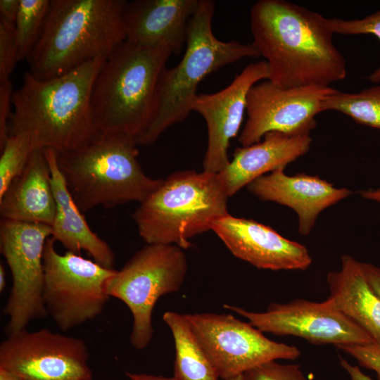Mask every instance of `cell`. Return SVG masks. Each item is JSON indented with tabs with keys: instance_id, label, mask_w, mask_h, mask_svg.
<instances>
[{
	"instance_id": "6da1fadb",
	"label": "cell",
	"mask_w": 380,
	"mask_h": 380,
	"mask_svg": "<svg viewBox=\"0 0 380 380\" xmlns=\"http://www.w3.org/2000/svg\"><path fill=\"white\" fill-rule=\"evenodd\" d=\"M326 18L284 0H259L250 12L252 45L265 58L269 80L283 87H330L346 77V61Z\"/></svg>"
},
{
	"instance_id": "7a4b0ae2",
	"label": "cell",
	"mask_w": 380,
	"mask_h": 380,
	"mask_svg": "<svg viewBox=\"0 0 380 380\" xmlns=\"http://www.w3.org/2000/svg\"><path fill=\"white\" fill-rule=\"evenodd\" d=\"M105 59L94 58L48 80H38L27 71L21 86L13 91L9 136L27 133L39 147L53 149L58 155L97 137L91 96Z\"/></svg>"
},
{
	"instance_id": "3957f363",
	"label": "cell",
	"mask_w": 380,
	"mask_h": 380,
	"mask_svg": "<svg viewBox=\"0 0 380 380\" xmlns=\"http://www.w3.org/2000/svg\"><path fill=\"white\" fill-rule=\"evenodd\" d=\"M125 0H50L41 34L27 60L38 80L107 58L125 40Z\"/></svg>"
},
{
	"instance_id": "277c9868",
	"label": "cell",
	"mask_w": 380,
	"mask_h": 380,
	"mask_svg": "<svg viewBox=\"0 0 380 380\" xmlns=\"http://www.w3.org/2000/svg\"><path fill=\"white\" fill-rule=\"evenodd\" d=\"M171 54L166 46L125 41L106 58L91 96L99 134L127 136L137 142L153 117L158 83Z\"/></svg>"
},
{
	"instance_id": "5b68a950",
	"label": "cell",
	"mask_w": 380,
	"mask_h": 380,
	"mask_svg": "<svg viewBox=\"0 0 380 380\" xmlns=\"http://www.w3.org/2000/svg\"><path fill=\"white\" fill-rule=\"evenodd\" d=\"M137 140L99 134L80 148L58 155V166L75 203L83 213L101 205L141 203L163 179L147 176L137 160Z\"/></svg>"
},
{
	"instance_id": "8992f818",
	"label": "cell",
	"mask_w": 380,
	"mask_h": 380,
	"mask_svg": "<svg viewBox=\"0 0 380 380\" xmlns=\"http://www.w3.org/2000/svg\"><path fill=\"white\" fill-rule=\"evenodd\" d=\"M214 11L213 1H199L189 22L184 54L177 65L163 71L154 115L138 138V146L152 144L167 129L188 116L198 86L206 76L242 58L260 56L252 44L217 39L212 30Z\"/></svg>"
},
{
	"instance_id": "52a82bcc",
	"label": "cell",
	"mask_w": 380,
	"mask_h": 380,
	"mask_svg": "<svg viewBox=\"0 0 380 380\" xmlns=\"http://www.w3.org/2000/svg\"><path fill=\"white\" fill-rule=\"evenodd\" d=\"M228 198L217 174L179 171L163 179L132 217L147 243L173 244L184 250L191 246V238L229 214Z\"/></svg>"
},
{
	"instance_id": "ba28073f",
	"label": "cell",
	"mask_w": 380,
	"mask_h": 380,
	"mask_svg": "<svg viewBox=\"0 0 380 380\" xmlns=\"http://www.w3.org/2000/svg\"><path fill=\"white\" fill-rule=\"evenodd\" d=\"M187 266L182 248L173 244L147 243L108 281V295L122 301L131 312L129 339L135 349H144L151 343L154 306L161 296L180 289Z\"/></svg>"
},
{
	"instance_id": "9c48e42d",
	"label": "cell",
	"mask_w": 380,
	"mask_h": 380,
	"mask_svg": "<svg viewBox=\"0 0 380 380\" xmlns=\"http://www.w3.org/2000/svg\"><path fill=\"white\" fill-rule=\"evenodd\" d=\"M50 236L45 244L42 296L47 312L62 331L96 318L110 296L106 284L116 272L68 251L60 254Z\"/></svg>"
},
{
	"instance_id": "30bf717a",
	"label": "cell",
	"mask_w": 380,
	"mask_h": 380,
	"mask_svg": "<svg viewBox=\"0 0 380 380\" xmlns=\"http://www.w3.org/2000/svg\"><path fill=\"white\" fill-rule=\"evenodd\" d=\"M51 236L46 224L2 219L0 250L11 272L13 284L4 309L7 335L25 329L30 322L46 317L43 255Z\"/></svg>"
},
{
	"instance_id": "8fae6325",
	"label": "cell",
	"mask_w": 380,
	"mask_h": 380,
	"mask_svg": "<svg viewBox=\"0 0 380 380\" xmlns=\"http://www.w3.org/2000/svg\"><path fill=\"white\" fill-rule=\"evenodd\" d=\"M194 334L223 380L270 360H296V346L267 338L263 332L229 314H184Z\"/></svg>"
},
{
	"instance_id": "7c38bea8",
	"label": "cell",
	"mask_w": 380,
	"mask_h": 380,
	"mask_svg": "<svg viewBox=\"0 0 380 380\" xmlns=\"http://www.w3.org/2000/svg\"><path fill=\"white\" fill-rule=\"evenodd\" d=\"M7 336L0 345V367L25 380L93 379L83 339L48 329Z\"/></svg>"
},
{
	"instance_id": "4fadbf2b",
	"label": "cell",
	"mask_w": 380,
	"mask_h": 380,
	"mask_svg": "<svg viewBox=\"0 0 380 380\" xmlns=\"http://www.w3.org/2000/svg\"><path fill=\"white\" fill-rule=\"evenodd\" d=\"M224 307L248 319L261 331L279 336L301 338L315 345H365L375 343L360 326L340 312L329 299L322 302L298 298L271 303L265 312Z\"/></svg>"
},
{
	"instance_id": "5bb4252c",
	"label": "cell",
	"mask_w": 380,
	"mask_h": 380,
	"mask_svg": "<svg viewBox=\"0 0 380 380\" xmlns=\"http://www.w3.org/2000/svg\"><path fill=\"white\" fill-rule=\"evenodd\" d=\"M331 87H283L269 80L254 84L246 100L247 120L239 137L242 146L260 141L270 132L312 130L323 99Z\"/></svg>"
},
{
	"instance_id": "9a60e30c",
	"label": "cell",
	"mask_w": 380,
	"mask_h": 380,
	"mask_svg": "<svg viewBox=\"0 0 380 380\" xmlns=\"http://www.w3.org/2000/svg\"><path fill=\"white\" fill-rule=\"evenodd\" d=\"M269 75L267 63L257 61L246 66L223 89L196 96L191 110L203 118L208 128L204 171L217 174L229 164L228 148L241 127L248 93L254 84L268 80Z\"/></svg>"
},
{
	"instance_id": "2e32d148",
	"label": "cell",
	"mask_w": 380,
	"mask_h": 380,
	"mask_svg": "<svg viewBox=\"0 0 380 380\" xmlns=\"http://www.w3.org/2000/svg\"><path fill=\"white\" fill-rule=\"evenodd\" d=\"M211 230L234 256L259 269L305 270L312 262L305 246L253 220L228 214Z\"/></svg>"
},
{
	"instance_id": "e0dca14e",
	"label": "cell",
	"mask_w": 380,
	"mask_h": 380,
	"mask_svg": "<svg viewBox=\"0 0 380 380\" xmlns=\"http://www.w3.org/2000/svg\"><path fill=\"white\" fill-rule=\"evenodd\" d=\"M280 169L262 175L248 186L259 199L293 209L298 217V232L308 235L320 213L349 196L352 191L337 189L317 176L304 173L289 176Z\"/></svg>"
},
{
	"instance_id": "ac0fdd59",
	"label": "cell",
	"mask_w": 380,
	"mask_h": 380,
	"mask_svg": "<svg viewBox=\"0 0 380 380\" xmlns=\"http://www.w3.org/2000/svg\"><path fill=\"white\" fill-rule=\"evenodd\" d=\"M200 0H136L127 2L123 24L127 42L148 47L166 46L179 54Z\"/></svg>"
},
{
	"instance_id": "d6986e66",
	"label": "cell",
	"mask_w": 380,
	"mask_h": 380,
	"mask_svg": "<svg viewBox=\"0 0 380 380\" xmlns=\"http://www.w3.org/2000/svg\"><path fill=\"white\" fill-rule=\"evenodd\" d=\"M311 131L270 132L260 141L237 148L232 160L217 173L228 196L234 195L267 172L284 170L288 164L305 154L312 143Z\"/></svg>"
},
{
	"instance_id": "ffe728a7",
	"label": "cell",
	"mask_w": 380,
	"mask_h": 380,
	"mask_svg": "<svg viewBox=\"0 0 380 380\" xmlns=\"http://www.w3.org/2000/svg\"><path fill=\"white\" fill-rule=\"evenodd\" d=\"M56 203L43 148L37 147L22 173L0 197L2 219L51 226Z\"/></svg>"
},
{
	"instance_id": "44dd1931",
	"label": "cell",
	"mask_w": 380,
	"mask_h": 380,
	"mask_svg": "<svg viewBox=\"0 0 380 380\" xmlns=\"http://www.w3.org/2000/svg\"><path fill=\"white\" fill-rule=\"evenodd\" d=\"M51 176L56 210L51 224V237L68 251H86L97 263L113 269L115 254L110 246L89 227L83 213L71 196L58 166V153L44 148Z\"/></svg>"
},
{
	"instance_id": "7402d4cb",
	"label": "cell",
	"mask_w": 380,
	"mask_h": 380,
	"mask_svg": "<svg viewBox=\"0 0 380 380\" xmlns=\"http://www.w3.org/2000/svg\"><path fill=\"white\" fill-rule=\"evenodd\" d=\"M341 260V269L327 275L328 299L380 346V296L369 283L361 262L348 255Z\"/></svg>"
},
{
	"instance_id": "603a6c76",
	"label": "cell",
	"mask_w": 380,
	"mask_h": 380,
	"mask_svg": "<svg viewBox=\"0 0 380 380\" xmlns=\"http://www.w3.org/2000/svg\"><path fill=\"white\" fill-rule=\"evenodd\" d=\"M163 319L173 336L175 380H219L215 368L194 334L184 314L167 311Z\"/></svg>"
},
{
	"instance_id": "cb8c5ba5",
	"label": "cell",
	"mask_w": 380,
	"mask_h": 380,
	"mask_svg": "<svg viewBox=\"0 0 380 380\" xmlns=\"http://www.w3.org/2000/svg\"><path fill=\"white\" fill-rule=\"evenodd\" d=\"M321 110H336L356 122L380 129V86L348 93L334 89L323 99Z\"/></svg>"
},
{
	"instance_id": "d4e9b609",
	"label": "cell",
	"mask_w": 380,
	"mask_h": 380,
	"mask_svg": "<svg viewBox=\"0 0 380 380\" xmlns=\"http://www.w3.org/2000/svg\"><path fill=\"white\" fill-rule=\"evenodd\" d=\"M50 0H20L15 22L18 61L27 58L42 31Z\"/></svg>"
},
{
	"instance_id": "484cf974",
	"label": "cell",
	"mask_w": 380,
	"mask_h": 380,
	"mask_svg": "<svg viewBox=\"0 0 380 380\" xmlns=\"http://www.w3.org/2000/svg\"><path fill=\"white\" fill-rule=\"evenodd\" d=\"M37 147L39 146L34 139L27 133L8 137L1 149L0 197L11 182L24 170Z\"/></svg>"
},
{
	"instance_id": "4316f807",
	"label": "cell",
	"mask_w": 380,
	"mask_h": 380,
	"mask_svg": "<svg viewBox=\"0 0 380 380\" xmlns=\"http://www.w3.org/2000/svg\"><path fill=\"white\" fill-rule=\"evenodd\" d=\"M328 28L334 34H371L380 40V10L361 19L345 20L337 18H326ZM367 79L374 83L380 82V66Z\"/></svg>"
},
{
	"instance_id": "83f0119b",
	"label": "cell",
	"mask_w": 380,
	"mask_h": 380,
	"mask_svg": "<svg viewBox=\"0 0 380 380\" xmlns=\"http://www.w3.org/2000/svg\"><path fill=\"white\" fill-rule=\"evenodd\" d=\"M243 380H309L299 365L281 364L277 360L262 363L242 374Z\"/></svg>"
},
{
	"instance_id": "f1b7e54d",
	"label": "cell",
	"mask_w": 380,
	"mask_h": 380,
	"mask_svg": "<svg viewBox=\"0 0 380 380\" xmlns=\"http://www.w3.org/2000/svg\"><path fill=\"white\" fill-rule=\"evenodd\" d=\"M17 61L15 25L0 20V80L9 79Z\"/></svg>"
},
{
	"instance_id": "f546056e",
	"label": "cell",
	"mask_w": 380,
	"mask_h": 380,
	"mask_svg": "<svg viewBox=\"0 0 380 380\" xmlns=\"http://www.w3.org/2000/svg\"><path fill=\"white\" fill-rule=\"evenodd\" d=\"M336 348L353 357L361 367L374 372L377 380H380V346L369 343L342 345Z\"/></svg>"
},
{
	"instance_id": "4dcf8cb0",
	"label": "cell",
	"mask_w": 380,
	"mask_h": 380,
	"mask_svg": "<svg viewBox=\"0 0 380 380\" xmlns=\"http://www.w3.org/2000/svg\"><path fill=\"white\" fill-rule=\"evenodd\" d=\"M13 87L9 79L0 80V149L8 134V122L11 114Z\"/></svg>"
},
{
	"instance_id": "1f68e13d",
	"label": "cell",
	"mask_w": 380,
	"mask_h": 380,
	"mask_svg": "<svg viewBox=\"0 0 380 380\" xmlns=\"http://www.w3.org/2000/svg\"><path fill=\"white\" fill-rule=\"evenodd\" d=\"M19 6L20 0H1L0 20L15 25Z\"/></svg>"
},
{
	"instance_id": "d6a6232c",
	"label": "cell",
	"mask_w": 380,
	"mask_h": 380,
	"mask_svg": "<svg viewBox=\"0 0 380 380\" xmlns=\"http://www.w3.org/2000/svg\"><path fill=\"white\" fill-rule=\"evenodd\" d=\"M361 266L371 286L380 296V267L367 262H361Z\"/></svg>"
},
{
	"instance_id": "836d02e7",
	"label": "cell",
	"mask_w": 380,
	"mask_h": 380,
	"mask_svg": "<svg viewBox=\"0 0 380 380\" xmlns=\"http://www.w3.org/2000/svg\"><path fill=\"white\" fill-rule=\"evenodd\" d=\"M340 364L349 375L350 380H374L364 374L357 366L351 365L345 359L340 358Z\"/></svg>"
},
{
	"instance_id": "e575fe53",
	"label": "cell",
	"mask_w": 380,
	"mask_h": 380,
	"mask_svg": "<svg viewBox=\"0 0 380 380\" xmlns=\"http://www.w3.org/2000/svg\"><path fill=\"white\" fill-rule=\"evenodd\" d=\"M125 374L129 380H175L172 376L169 377L145 373H132L126 372Z\"/></svg>"
},
{
	"instance_id": "d590c367",
	"label": "cell",
	"mask_w": 380,
	"mask_h": 380,
	"mask_svg": "<svg viewBox=\"0 0 380 380\" xmlns=\"http://www.w3.org/2000/svg\"><path fill=\"white\" fill-rule=\"evenodd\" d=\"M360 195L364 198L380 202V188L376 189L362 190Z\"/></svg>"
},
{
	"instance_id": "8d00e7d4",
	"label": "cell",
	"mask_w": 380,
	"mask_h": 380,
	"mask_svg": "<svg viewBox=\"0 0 380 380\" xmlns=\"http://www.w3.org/2000/svg\"><path fill=\"white\" fill-rule=\"evenodd\" d=\"M0 380H25L16 374L0 367Z\"/></svg>"
},
{
	"instance_id": "74e56055",
	"label": "cell",
	"mask_w": 380,
	"mask_h": 380,
	"mask_svg": "<svg viewBox=\"0 0 380 380\" xmlns=\"http://www.w3.org/2000/svg\"><path fill=\"white\" fill-rule=\"evenodd\" d=\"M6 271L4 265L0 264V291L2 292L6 288Z\"/></svg>"
},
{
	"instance_id": "f35d334b",
	"label": "cell",
	"mask_w": 380,
	"mask_h": 380,
	"mask_svg": "<svg viewBox=\"0 0 380 380\" xmlns=\"http://www.w3.org/2000/svg\"><path fill=\"white\" fill-rule=\"evenodd\" d=\"M227 380H243L242 379V375L237 376L236 377L227 379Z\"/></svg>"
}]
</instances>
